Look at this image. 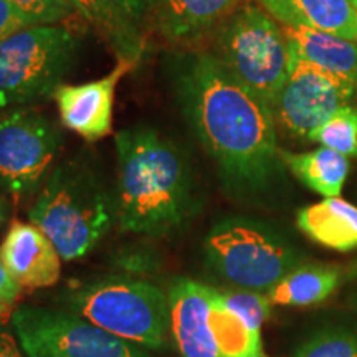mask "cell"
I'll list each match as a JSON object with an SVG mask.
<instances>
[{
  "mask_svg": "<svg viewBox=\"0 0 357 357\" xmlns=\"http://www.w3.org/2000/svg\"><path fill=\"white\" fill-rule=\"evenodd\" d=\"M174 82L187 123L225 184L242 194L265 192L281 162L273 109L208 52L178 58Z\"/></svg>",
  "mask_w": 357,
  "mask_h": 357,
  "instance_id": "1",
  "label": "cell"
},
{
  "mask_svg": "<svg viewBox=\"0 0 357 357\" xmlns=\"http://www.w3.org/2000/svg\"><path fill=\"white\" fill-rule=\"evenodd\" d=\"M116 223L131 234L167 236L197 211L190 160L171 137L149 126L116 134Z\"/></svg>",
  "mask_w": 357,
  "mask_h": 357,
  "instance_id": "2",
  "label": "cell"
},
{
  "mask_svg": "<svg viewBox=\"0 0 357 357\" xmlns=\"http://www.w3.org/2000/svg\"><path fill=\"white\" fill-rule=\"evenodd\" d=\"M29 218L52 240L61 260H78L116 223L114 195L86 159H71L53 169Z\"/></svg>",
  "mask_w": 357,
  "mask_h": 357,
  "instance_id": "3",
  "label": "cell"
},
{
  "mask_svg": "<svg viewBox=\"0 0 357 357\" xmlns=\"http://www.w3.org/2000/svg\"><path fill=\"white\" fill-rule=\"evenodd\" d=\"M61 310L149 351L169 347V294L146 280L106 276L66 289Z\"/></svg>",
  "mask_w": 357,
  "mask_h": 357,
  "instance_id": "4",
  "label": "cell"
},
{
  "mask_svg": "<svg viewBox=\"0 0 357 357\" xmlns=\"http://www.w3.org/2000/svg\"><path fill=\"white\" fill-rule=\"evenodd\" d=\"M212 56L273 109L293 65L283 25L255 3L240 6L213 32Z\"/></svg>",
  "mask_w": 357,
  "mask_h": 357,
  "instance_id": "5",
  "label": "cell"
},
{
  "mask_svg": "<svg viewBox=\"0 0 357 357\" xmlns=\"http://www.w3.org/2000/svg\"><path fill=\"white\" fill-rule=\"evenodd\" d=\"M205 263L240 289L268 293L303 265L300 250L266 223L245 217L223 218L204 242Z\"/></svg>",
  "mask_w": 357,
  "mask_h": 357,
  "instance_id": "6",
  "label": "cell"
},
{
  "mask_svg": "<svg viewBox=\"0 0 357 357\" xmlns=\"http://www.w3.org/2000/svg\"><path fill=\"white\" fill-rule=\"evenodd\" d=\"M78 48L77 35L58 24L29 25L0 42V108L53 95Z\"/></svg>",
  "mask_w": 357,
  "mask_h": 357,
  "instance_id": "7",
  "label": "cell"
},
{
  "mask_svg": "<svg viewBox=\"0 0 357 357\" xmlns=\"http://www.w3.org/2000/svg\"><path fill=\"white\" fill-rule=\"evenodd\" d=\"M10 329L26 357H158L61 307H17Z\"/></svg>",
  "mask_w": 357,
  "mask_h": 357,
  "instance_id": "8",
  "label": "cell"
},
{
  "mask_svg": "<svg viewBox=\"0 0 357 357\" xmlns=\"http://www.w3.org/2000/svg\"><path fill=\"white\" fill-rule=\"evenodd\" d=\"M60 132L47 116L17 108L0 118V184L13 195L33 192L60 149Z\"/></svg>",
  "mask_w": 357,
  "mask_h": 357,
  "instance_id": "9",
  "label": "cell"
},
{
  "mask_svg": "<svg viewBox=\"0 0 357 357\" xmlns=\"http://www.w3.org/2000/svg\"><path fill=\"white\" fill-rule=\"evenodd\" d=\"M357 83L301 60H293L291 71L273 106L276 123L300 139L310 136L331 116L349 105Z\"/></svg>",
  "mask_w": 357,
  "mask_h": 357,
  "instance_id": "10",
  "label": "cell"
},
{
  "mask_svg": "<svg viewBox=\"0 0 357 357\" xmlns=\"http://www.w3.org/2000/svg\"><path fill=\"white\" fill-rule=\"evenodd\" d=\"M134 63L136 60L121 58L111 73L95 82L83 84L61 83L53 93L61 123L86 141L108 136L113 124L116 86Z\"/></svg>",
  "mask_w": 357,
  "mask_h": 357,
  "instance_id": "11",
  "label": "cell"
},
{
  "mask_svg": "<svg viewBox=\"0 0 357 357\" xmlns=\"http://www.w3.org/2000/svg\"><path fill=\"white\" fill-rule=\"evenodd\" d=\"M215 288L178 278L169 289L171 334L181 357H220L211 328Z\"/></svg>",
  "mask_w": 357,
  "mask_h": 357,
  "instance_id": "12",
  "label": "cell"
},
{
  "mask_svg": "<svg viewBox=\"0 0 357 357\" xmlns=\"http://www.w3.org/2000/svg\"><path fill=\"white\" fill-rule=\"evenodd\" d=\"M0 261L22 288H48L60 280V253L33 223L12 222L0 243Z\"/></svg>",
  "mask_w": 357,
  "mask_h": 357,
  "instance_id": "13",
  "label": "cell"
},
{
  "mask_svg": "<svg viewBox=\"0 0 357 357\" xmlns=\"http://www.w3.org/2000/svg\"><path fill=\"white\" fill-rule=\"evenodd\" d=\"M245 0H155L162 37L176 45L199 42L220 26Z\"/></svg>",
  "mask_w": 357,
  "mask_h": 357,
  "instance_id": "14",
  "label": "cell"
},
{
  "mask_svg": "<svg viewBox=\"0 0 357 357\" xmlns=\"http://www.w3.org/2000/svg\"><path fill=\"white\" fill-rule=\"evenodd\" d=\"M281 25L306 26L357 42V8L352 0H257Z\"/></svg>",
  "mask_w": 357,
  "mask_h": 357,
  "instance_id": "15",
  "label": "cell"
},
{
  "mask_svg": "<svg viewBox=\"0 0 357 357\" xmlns=\"http://www.w3.org/2000/svg\"><path fill=\"white\" fill-rule=\"evenodd\" d=\"M293 60L319 66L357 83V42L341 35L283 25Z\"/></svg>",
  "mask_w": 357,
  "mask_h": 357,
  "instance_id": "16",
  "label": "cell"
},
{
  "mask_svg": "<svg viewBox=\"0 0 357 357\" xmlns=\"http://www.w3.org/2000/svg\"><path fill=\"white\" fill-rule=\"evenodd\" d=\"M296 225L323 247L337 252L357 248V207L344 199L329 197L300 208Z\"/></svg>",
  "mask_w": 357,
  "mask_h": 357,
  "instance_id": "17",
  "label": "cell"
},
{
  "mask_svg": "<svg viewBox=\"0 0 357 357\" xmlns=\"http://www.w3.org/2000/svg\"><path fill=\"white\" fill-rule=\"evenodd\" d=\"M280 158L298 181L324 199L339 197L349 174V160L346 155L329 147H319L310 153L280 151Z\"/></svg>",
  "mask_w": 357,
  "mask_h": 357,
  "instance_id": "18",
  "label": "cell"
},
{
  "mask_svg": "<svg viewBox=\"0 0 357 357\" xmlns=\"http://www.w3.org/2000/svg\"><path fill=\"white\" fill-rule=\"evenodd\" d=\"M341 281V271L333 266L301 265L278 281L266 293L271 305L278 306H312L323 303L336 291Z\"/></svg>",
  "mask_w": 357,
  "mask_h": 357,
  "instance_id": "19",
  "label": "cell"
},
{
  "mask_svg": "<svg viewBox=\"0 0 357 357\" xmlns=\"http://www.w3.org/2000/svg\"><path fill=\"white\" fill-rule=\"evenodd\" d=\"M100 6L105 20L102 29L124 52L123 58L137 60L142 45V24L155 7V0H100Z\"/></svg>",
  "mask_w": 357,
  "mask_h": 357,
  "instance_id": "20",
  "label": "cell"
},
{
  "mask_svg": "<svg viewBox=\"0 0 357 357\" xmlns=\"http://www.w3.org/2000/svg\"><path fill=\"white\" fill-rule=\"evenodd\" d=\"M211 328L220 357H265L261 333L253 331L223 303L220 291H213Z\"/></svg>",
  "mask_w": 357,
  "mask_h": 357,
  "instance_id": "21",
  "label": "cell"
},
{
  "mask_svg": "<svg viewBox=\"0 0 357 357\" xmlns=\"http://www.w3.org/2000/svg\"><path fill=\"white\" fill-rule=\"evenodd\" d=\"M307 141L318 142L346 158H354L357 155V106H342Z\"/></svg>",
  "mask_w": 357,
  "mask_h": 357,
  "instance_id": "22",
  "label": "cell"
},
{
  "mask_svg": "<svg viewBox=\"0 0 357 357\" xmlns=\"http://www.w3.org/2000/svg\"><path fill=\"white\" fill-rule=\"evenodd\" d=\"M293 357H357V333L324 329L307 339Z\"/></svg>",
  "mask_w": 357,
  "mask_h": 357,
  "instance_id": "23",
  "label": "cell"
},
{
  "mask_svg": "<svg viewBox=\"0 0 357 357\" xmlns=\"http://www.w3.org/2000/svg\"><path fill=\"white\" fill-rule=\"evenodd\" d=\"M220 296L227 307L240 316L253 331L261 333L263 324L270 318L271 301L266 293L252 291V289H235V291H220Z\"/></svg>",
  "mask_w": 357,
  "mask_h": 357,
  "instance_id": "24",
  "label": "cell"
},
{
  "mask_svg": "<svg viewBox=\"0 0 357 357\" xmlns=\"http://www.w3.org/2000/svg\"><path fill=\"white\" fill-rule=\"evenodd\" d=\"M12 3L30 25L58 24L73 13L65 0H12Z\"/></svg>",
  "mask_w": 357,
  "mask_h": 357,
  "instance_id": "25",
  "label": "cell"
},
{
  "mask_svg": "<svg viewBox=\"0 0 357 357\" xmlns=\"http://www.w3.org/2000/svg\"><path fill=\"white\" fill-rule=\"evenodd\" d=\"M30 24L25 17L17 10L12 0H0V42L10 37L19 30L25 29Z\"/></svg>",
  "mask_w": 357,
  "mask_h": 357,
  "instance_id": "26",
  "label": "cell"
},
{
  "mask_svg": "<svg viewBox=\"0 0 357 357\" xmlns=\"http://www.w3.org/2000/svg\"><path fill=\"white\" fill-rule=\"evenodd\" d=\"M65 3L71 8V12L78 13L83 20L91 22L101 29L105 26L100 0H65Z\"/></svg>",
  "mask_w": 357,
  "mask_h": 357,
  "instance_id": "27",
  "label": "cell"
},
{
  "mask_svg": "<svg viewBox=\"0 0 357 357\" xmlns=\"http://www.w3.org/2000/svg\"><path fill=\"white\" fill-rule=\"evenodd\" d=\"M22 287L12 278V275L8 273V270L3 266V263L0 261V303L3 305L12 306L13 303L20 298Z\"/></svg>",
  "mask_w": 357,
  "mask_h": 357,
  "instance_id": "28",
  "label": "cell"
},
{
  "mask_svg": "<svg viewBox=\"0 0 357 357\" xmlns=\"http://www.w3.org/2000/svg\"><path fill=\"white\" fill-rule=\"evenodd\" d=\"M0 357H26L12 329L0 323Z\"/></svg>",
  "mask_w": 357,
  "mask_h": 357,
  "instance_id": "29",
  "label": "cell"
},
{
  "mask_svg": "<svg viewBox=\"0 0 357 357\" xmlns=\"http://www.w3.org/2000/svg\"><path fill=\"white\" fill-rule=\"evenodd\" d=\"M6 218H7V207H6V202H3V199L0 197V225L6 222Z\"/></svg>",
  "mask_w": 357,
  "mask_h": 357,
  "instance_id": "30",
  "label": "cell"
},
{
  "mask_svg": "<svg viewBox=\"0 0 357 357\" xmlns=\"http://www.w3.org/2000/svg\"><path fill=\"white\" fill-rule=\"evenodd\" d=\"M8 312H10V306L0 303V321H2V318H6V316H8Z\"/></svg>",
  "mask_w": 357,
  "mask_h": 357,
  "instance_id": "31",
  "label": "cell"
},
{
  "mask_svg": "<svg viewBox=\"0 0 357 357\" xmlns=\"http://www.w3.org/2000/svg\"><path fill=\"white\" fill-rule=\"evenodd\" d=\"M352 3H354V7L357 8V0H352Z\"/></svg>",
  "mask_w": 357,
  "mask_h": 357,
  "instance_id": "32",
  "label": "cell"
}]
</instances>
